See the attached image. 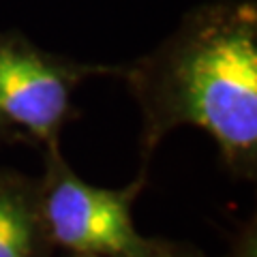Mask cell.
Returning <instances> with one entry per match:
<instances>
[{
	"label": "cell",
	"instance_id": "obj_2",
	"mask_svg": "<svg viewBox=\"0 0 257 257\" xmlns=\"http://www.w3.org/2000/svg\"><path fill=\"white\" fill-rule=\"evenodd\" d=\"M37 178L39 210L52 248L73 255L159 257L172 242L142 236L133 221V204L144 191L146 174L122 189L94 187L71 170L60 146L47 148Z\"/></svg>",
	"mask_w": 257,
	"mask_h": 257
},
{
	"label": "cell",
	"instance_id": "obj_1",
	"mask_svg": "<svg viewBox=\"0 0 257 257\" xmlns=\"http://www.w3.org/2000/svg\"><path fill=\"white\" fill-rule=\"evenodd\" d=\"M124 79L142 114L140 157L146 174L159 144L178 126L214 140L234 178L257 176V7L212 0L193 7L155 50L126 64Z\"/></svg>",
	"mask_w": 257,
	"mask_h": 257
},
{
	"label": "cell",
	"instance_id": "obj_3",
	"mask_svg": "<svg viewBox=\"0 0 257 257\" xmlns=\"http://www.w3.org/2000/svg\"><path fill=\"white\" fill-rule=\"evenodd\" d=\"M118 64L82 62L47 52L18 30H0V144L60 146L79 116L75 92L92 77L116 75Z\"/></svg>",
	"mask_w": 257,
	"mask_h": 257
},
{
	"label": "cell",
	"instance_id": "obj_4",
	"mask_svg": "<svg viewBox=\"0 0 257 257\" xmlns=\"http://www.w3.org/2000/svg\"><path fill=\"white\" fill-rule=\"evenodd\" d=\"M0 257H54L39 210L37 178L0 167Z\"/></svg>",
	"mask_w": 257,
	"mask_h": 257
},
{
	"label": "cell",
	"instance_id": "obj_5",
	"mask_svg": "<svg viewBox=\"0 0 257 257\" xmlns=\"http://www.w3.org/2000/svg\"><path fill=\"white\" fill-rule=\"evenodd\" d=\"M62 257H99V255H73V253H64ZM159 257H206L202 251L193 246H187V244H178V242H172V246L167 248L163 255Z\"/></svg>",
	"mask_w": 257,
	"mask_h": 257
}]
</instances>
